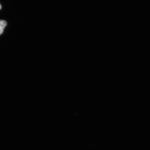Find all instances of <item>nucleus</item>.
<instances>
[{"instance_id":"f257e3e1","label":"nucleus","mask_w":150,"mask_h":150,"mask_svg":"<svg viewBox=\"0 0 150 150\" xmlns=\"http://www.w3.org/2000/svg\"><path fill=\"white\" fill-rule=\"evenodd\" d=\"M7 22L4 20H0V35L3 33L4 28L7 26Z\"/></svg>"},{"instance_id":"f03ea898","label":"nucleus","mask_w":150,"mask_h":150,"mask_svg":"<svg viewBox=\"0 0 150 150\" xmlns=\"http://www.w3.org/2000/svg\"><path fill=\"white\" fill-rule=\"evenodd\" d=\"M1 4H0V10H1Z\"/></svg>"}]
</instances>
